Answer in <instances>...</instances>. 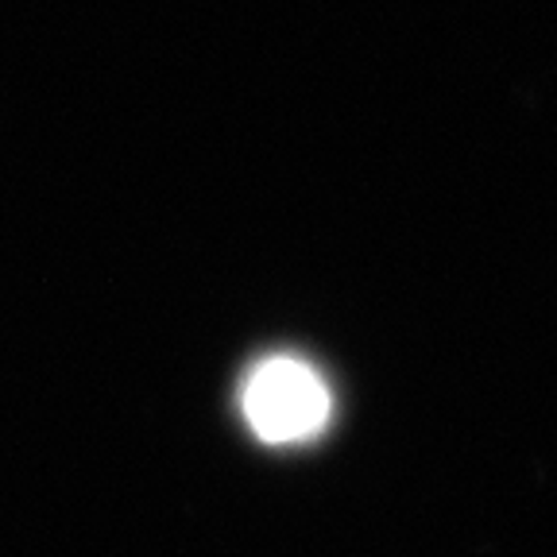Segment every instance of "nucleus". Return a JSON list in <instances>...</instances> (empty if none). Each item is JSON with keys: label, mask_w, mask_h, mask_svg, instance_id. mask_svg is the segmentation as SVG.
<instances>
[{"label": "nucleus", "mask_w": 557, "mask_h": 557, "mask_svg": "<svg viewBox=\"0 0 557 557\" xmlns=\"http://www.w3.org/2000/svg\"><path fill=\"white\" fill-rule=\"evenodd\" d=\"M330 387L310 364L271 357L244 383V418L263 442H302L330 422Z\"/></svg>", "instance_id": "1"}]
</instances>
